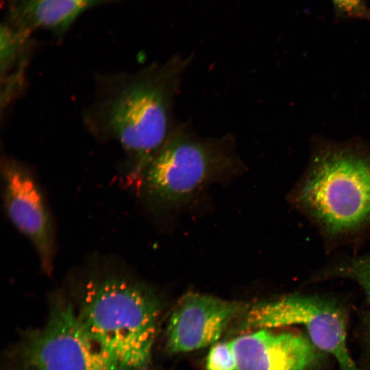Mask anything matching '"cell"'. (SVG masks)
Listing matches in <instances>:
<instances>
[{
    "mask_svg": "<svg viewBox=\"0 0 370 370\" xmlns=\"http://www.w3.org/2000/svg\"><path fill=\"white\" fill-rule=\"evenodd\" d=\"M34 370H123L95 341L72 304L58 293L46 325L24 347Z\"/></svg>",
    "mask_w": 370,
    "mask_h": 370,
    "instance_id": "obj_6",
    "label": "cell"
},
{
    "mask_svg": "<svg viewBox=\"0 0 370 370\" xmlns=\"http://www.w3.org/2000/svg\"><path fill=\"white\" fill-rule=\"evenodd\" d=\"M236 151L230 134L202 137L186 125H175L138 182L156 201L178 203L210 180L236 168L240 164Z\"/></svg>",
    "mask_w": 370,
    "mask_h": 370,
    "instance_id": "obj_4",
    "label": "cell"
},
{
    "mask_svg": "<svg viewBox=\"0 0 370 370\" xmlns=\"http://www.w3.org/2000/svg\"><path fill=\"white\" fill-rule=\"evenodd\" d=\"M190 58L175 56L134 75L102 106L106 132L122 147L132 163V181L162 147L175 125L173 103Z\"/></svg>",
    "mask_w": 370,
    "mask_h": 370,
    "instance_id": "obj_1",
    "label": "cell"
},
{
    "mask_svg": "<svg viewBox=\"0 0 370 370\" xmlns=\"http://www.w3.org/2000/svg\"><path fill=\"white\" fill-rule=\"evenodd\" d=\"M105 0H14L18 25L30 28L64 30L85 10Z\"/></svg>",
    "mask_w": 370,
    "mask_h": 370,
    "instance_id": "obj_10",
    "label": "cell"
},
{
    "mask_svg": "<svg viewBox=\"0 0 370 370\" xmlns=\"http://www.w3.org/2000/svg\"><path fill=\"white\" fill-rule=\"evenodd\" d=\"M341 278L357 283L370 303V255L341 262L327 269L321 277Z\"/></svg>",
    "mask_w": 370,
    "mask_h": 370,
    "instance_id": "obj_11",
    "label": "cell"
},
{
    "mask_svg": "<svg viewBox=\"0 0 370 370\" xmlns=\"http://www.w3.org/2000/svg\"><path fill=\"white\" fill-rule=\"evenodd\" d=\"M236 361L232 340L216 343L209 350L206 370H236Z\"/></svg>",
    "mask_w": 370,
    "mask_h": 370,
    "instance_id": "obj_12",
    "label": "cell"
},
{
    "mask_svg": "<svg viewBox=\"0 0 370 370\" xmlns=\"http://www.w3.org/2000/svg\"><path fill=\"white\" fill-rule=\"evenodd\" d=\"M160 308L143 284L108 275L87 282L78 315L91 336L123 370L149 365Z\"/></svg>",
    "mask_w": 370,
    "mask_h": 370,
    "instance_id": "obj_2",
    "label": "cell"
},
{
    "mask_svg": "<svg viewBox=\"0 0 370 370\" xmlns=\"http://www.w3.org/2000/svg\"><path fill=\"white\" fill-rule=\"evenodd\" d=\"M236 370H312L318 350L307 336L262 328L232 340Z\"/></svg>",
    "mask_w": 370,
    "mask_h": 370,
    "instance_id": "obj_9",
    "label": "cell"
},
{
    "mask_svg": "<svg viewBox=\"0 0 370 370\" xmlns=\"http://www.w3.org/2000/svg\"><path fill=\"white\" fill-rule=\"evenodd\" d=\"M241 317V331L301 325L314 346L332 356L340 370H362L349 351L345 310L334 299L290 293L247 305Z\"/></svg>",
    "mask_w": 370,
    "mask_h": 370,
    "instance_id": "obj_5",
    "label": "cell"
},
{
    "mask_svg": "<svg viewBox=\"0 0 370 370\" xmlns=\"http://www.w3.org/2000/svg\"><path fill=\"white\" fill-rule=\"evenodd\" d=\"M293 200L332 236L370 223V151L356 144H323L293 195Z\"/></svg>",
    "mask_w": 370,
    "mask_h": 370,
    "instance_id": "obj_3",
    "label": "cell"
},
{
    "mask_svg": "<svg viewBox=\"0 0 370 370\" xmlns=\"http://www.w3.org/2000/svg\"><path fill=\"white\" fill-rule=\"evenodd\" d=\"M246 305L213 295L188 293L176 304L166 330L170 354L191 352L217 343Z\"/></svg>",
    "mask_w": 370,
    "mask_h": 370,
    "instance_id": "obj_7",
    "label": "cell"
},
{
    "mask_svg": "<svg viewBox=\"0 0 370 370\" xmlns=\"http://www.w3.org/2000/svg\"><path fill=\"white\" fill-rule=\"evenodd\" d=\"M336 14L342 18L370 21L367 0H330Z\"/></svg>",
    "mask_w": 370,
    "mask_h": 370,
    "instance_id": "obj_13",
    "label": "cell"
},
{
    "mask_svg": "<svg viewBox=\"0 0 370 370\" xmlns=\"http://www.w3.org/2000/svg\"><path fill=\"white\" fill-rule=\"evenodd\" d=\"M2 175L7 215L33 244L43 272L49 275L55 255L54 227L39 185L26 169L14 162L4 163Z\"/></svg>",
    "mask_w": 370,
    "mask_h": 370,
    "instance_id": "obj_8",
    "label": "cell"
}]
</instances>
